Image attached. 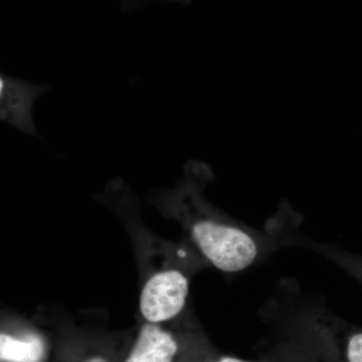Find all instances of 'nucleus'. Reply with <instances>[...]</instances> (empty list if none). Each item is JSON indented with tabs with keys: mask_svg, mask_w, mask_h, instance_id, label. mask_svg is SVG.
<instances>
[{
	"mask_svg": "<svg viewBox=\"0 0 362 362\" xmlns=\"http://www.w3.org/2000/svg\"><path fill=\"white\" fill-rule=\"evenodd\" d=\"M189 291L187 276L177 270L156 274L143 288L140 310L148 322L175 318L185 308Z\"/></svg>",
	"mask_w": 362,
	"mask_h": 362,
	"instance_id": "1",
	"label": "nucleus"
},
{
	"mask_svg": "<svg viewBox=\"0 0 362 362\" xmlns=\"http://www.w3.org/2000/svg\"><path fill=\"white\" fill-rule=\"evenodd\" d=\"M49 87L33 85L1 74L0 76V118L28 135L39 136L32 115L33 105Z\"/></svg>",
	"mask_w": 362,
	"mask_h": 362,
	"instance_id": "2",
	"label": "nucleus"
},
{
	"mask_svg": "<svg viewBox=\"0 0 362 362\" xmlns=\"http://www.w3.org/2000/svg\"><path fill=\"white\" fill-rule=\"evenodd\" d=\"M180 350V343L173 333L156 323H148L140 330L124 362H175Z\"/></svg>",
	"mask_w": 362,
	"mask_h": 362,
	"instance_id": "3",
	"label": "nucleus"
},
{
	"mask_svg": "<svg viewBox=\"0 0 362 362\" xmlns=\"http://www.w3.org/2000/svg\"><path fill=\"white\" fill-rule=\"evenodd\" d=\"M45 356V341L37 334L28 333L16 337L2 332L0 335L2 362H42Z\"/></svg>",
	"mask_w": 362,
	"mask_h": 362,
	"instance_id": "4",
	"label": "nucleus"
},
{
	"mask_svg": "<svg viewBox=\"0 0 362 362\" xmlns=\"http://www.w3.org/2000/svg\"><path fill=\"white\" fill-rule=\"evenodd\" d=\"M218 362H315L298 345L277 337L275 342L268 345L258 361H245L238 357L221 356Z\"/></svg>",
	"mask_w": 362,
	"mask_h": 362,
	"instance_id": "5",
	"label": "nucleus"
},
{
	"mask_svg": "<svg viewBox=\"0 0 362 362\" xmlns=\"http://www.w3.org/2000/svg\"><path fill=\"white\" fill-rule=\"evenodd\" d=\"M299 246L310 247L314 251L326 257L333 263L337 264L338 267L352 276L357 282L362 285V256L350 254L337 247L328 246V245L318 244L311 240H300Z\"/></svg>",
	"mask_w": 362,
	"mask_h": 362,
	"instance_id": "6",
	"label": "nucleus"
},
{
	"mask_svg": "<svg viewBox=\"0 0 362 362\" xmlns=\"http://www.w3.org/2000/svg\"><path fill=\"white\" fill-rule=\"evenodd\" d=\"M337 362H362V327L345 322L337 344Z\"/></svg>",
	"mask_w": 362,
	"mask_h": 362,
	"instance_id": "7",
	"label": "nucleus"
},
{
	"mask_svg": "<svg viewBox=\"0 0 362 362\" xmlns=\"http://www.w3.org/2000/svg\"><path fill=\"white\" fill-rule=\"evenodd\" d=\"M86 362H109V361H106V359L103 358V357L95 356V357H92V358L88 359V361Z\"/></svg>",
	"mask_w": 362,
	"mask_h": 362,
	"instance_id": "8",
	"label": "nucleus"
},
{
	"mask_svg": "<svg viewBox=\"0 0 362 362\" xmlns=\"http://www.w3.org/2000/svg\"><path fill=\"white\" fill-rule=\"evenodd\" d=\"M194 362H218V359L209 358V357H206V358L199 359V361H197Z\"/></svg>",
	"mask_w": 362,
	"mask_h": 362,
	"instance_id": "9",
	"label": "nucleus"
}]
</instances>
